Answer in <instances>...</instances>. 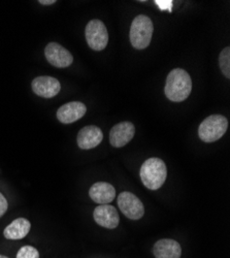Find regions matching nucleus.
<instances>
[{
    "mask_svg": "<svg viewBox=\"0 0 230 258\" xmlns=\"http://www.w3.org/2000/svg\"><path fill=\"white\" fill-rule=\"evenodd\" d=\"M192 91V80L185 70L175 69L166 78L164 92L173 102H182L189 97Z\"/></svg>",
    "mask_w": 230,
    "mask_h": 258,
    "instance_id": "f257e3e1",
    "label": "nucleus"
},
{
    "mask_svg": "<svg viewBox=\"0 0 230 258\" xmlns=\"http://www.w3.org/2000/svg\"><path fill=\"white\" fill-rule=\"evenodd\" d=\"M139 176L142 184L148 189L158 190L166 181L167 168L160 158H149L142 163Z\"/></svg>",
    "mask_w": 230,
    "mask_h": 258,
    "instance_id": "f03ea898",
    "label": "nucleus"
},
{
    "mask_svg": "<svg viewBox=\"0 0 230 258\" xmlns=\"http://www.w3.org/2000/svg\"><path fill=\"white\" fill-rule=\"evenodd\" d=\"M154 25L152 20L144 15H138L134 18L130 27V42L133 48L143 50L149 47L152 40Z\"/></svg>",
    "mask_w": 230,
    "mask_h": 258,
    "instance_id": "7ed1b4c3",
    "label": "nucleus"
},
{
    "mask_svg": "<svg viewBox=\"0 0 230 258\" xmlns=\"http://www.w3.org/2000/svg\"><path fill=\"white\" fill-rule=\"evenodd\" d=\"M228 128V121L222 115H212L205 118L198 127L199 139L204 143L220 140Z\"/></svg>",
    "mask_w": 230,
    "mask_h": 258,
    "instance_id": "20e7f679",
    "label": "nucleus"
},
{
    "mask_svg": "<svg viewBox=\"0 0 230 258\" xmlns=\"http://www.w3.org/2000/svg\"><path fill=\"white\" fill-rule=\"evenodd\" d=\"M88 46L94 51H102L109 42V32L106 25L100 20H91L85 30Z\"/></svg>",
    "mask_w": 230,
    "mask_h": 258,
    "instance_id": "39448f33",
    "label": "nucleus"
},
{
    "mask_svg": "<svg viewBox=\"0 0 230 258\" xmlns=\"http://www.w3.org/2000/svg\"><path fill=\"white\" fill-rule=\"evenodd\" d=\"M118 206L121 212L131 220H138L144 215V207L140 200L131 192H122L118 197Z\"/></svg>",
    "mask_w": 230,
    "mask_h": 258,
    "instance_id": "423d86ee",
    "label": "nucleus"
},
{
    "mask_svg": "<svg viewBox=\"0 0 230 258\" xmlns=\"http://www.w3.org/2000/svg\"><path fill=\"white\" fill-rule=\"evenodd\" d=\"M45 56L51 66L57 69L68 68L73 62L71 53L57 42H50L47 45L45 49Z\"/></svg>",
    "mask_w": 230,
    "mask_h": 258,
    "instance_id": "0eeeda50",
    "label": "nucleus"
},
{
    "mask_svg": "<svg viewBox=\"0 0 230 258\" xmlns=\"http://www.w3.org/2000/svg\"><path fill=\"white\" fill-rule=\"evenodd\" d=\"M135 135V127L129 121H124L116 124L110 133V143L115 148L126 146Z\"/></svg>",
    "mask_w": 230,
    "mask_h": 258,
    "instance_id": "6e6552de",
    "label": "nucleus"
},
{
    "mask_svg": "<svg viewBox=\"0 0 230 258\" xmlns=\"http://www.w3.org/2000/svg\"><path fill=\"white\" fill-rule=\"evenodd\" d=\"M31 87L36 95L44 98H52L61 90L59 81L53 77H37L32 81Z\"/></svg>",
    "mask_w": 230,
    "mask_h": 258,
    "instance_id": "1a4fd4ad",
    "label": "nucleus"
},
{
    "mask_svg": "<svg viewBox=\"0 0 230 258\" xmlns=\"http://www.w3.org/2000/svg\"><path fill=\"white\" fill-rule=\"evenodd\" d=\"M93 218L95 222L104 228L114 229L119 225L120 217L118 211L111 205H100L93 213Z\"/></svg>",
    "mask_w": 230,
    "mask_h": 258,
    "instance_id": "9d476101",
    "label": "nucleus"
},
{
    "mask_svg": "<svg viewBox=\"0 0 230 258\" xmlns=\"http://www.w3.org/2000/svg\"><path fill=\"white\" fill-rule=\"evenodd\" d=\"M86 112L87 107L83 102L71 101L59 107L57 111V119L61 123L70 124L83 118Z\"/></svg>",
    "mask_w": 230,
    "mask_h": 258,
    "instance_id": "9b49d317",
    "label": "nucleus"
},
{
    "mask_svg": "<svg viewBox=\"0 0 230 258\" xmlns=\"http://www.w3.org/2000/svg\"><path fill=\"white\" fill-rule=\"evenodd\" d=\"M103 140L101 129L94 125L83 127L78 134V146L83 150H90L97 147Z\"/></svg>",
    "mask_w": 230,
    "mask_h": 258,
    "instance_id": "f8f14e48",
    "label": "nucleus"
},
{
    "mask_svg": "<svg viewBox=\"0 0 230 258\" xmlns=\"http://www.w3.org/2000/svg\"><path fill=\"white\" fill-rule=\"evenodd\" d=\"M89 197L96 204L109 205L116 198V189L110 183L97 182L91 186Z\"/></svg>",
    "mask_w": 230,
    "mask_h": 258,
    "instance_id": "ddd939ff",
    "label": "nucleus"
},
{
    "mask_svg": "<svg viewBox=\"0 0 230 258\" xmlns=\"http://www.w3.org/2000/svg\"><path fill=\"white\" fill-rule=\"evenodd\" d=\"M153 253L155 258H180L182 255V248L175 240L163 239L155 243Z\"/></svg>",
    "mask_w": 230,
    "mask_h": 258,
    "instance_id": "4468645a",
    "label": "nucleus"
},
{
    "mask_svg": "<svg viewBox=\"0 0 230 258\" xmlns=\"http://www.w3.org/2000/svg\"><path fill=\"white\" fill-rule=\"evenodd\" d=\"M30 222L25 218H17L4 231L5 238L8 240H22L29 233Z\"/></svg>",
    "mask_w": 230,
    "mask_h": 258,
    "instance_id": "2eb2a0df",
    "label": "nucleus"
},
{
    "mask_svg": "<svg viewBox=\"0 0 230 258\" xmlns=\"http://www.w3.org/2000/svg\"><path fill=\"white\" fill-rule=\"evenodd\" d=\"M219 66L222 74L227 79H229L230 78V48L229 47H226L220 53Z\"/></svg>",
    "mask_w": 230,
    "mask_h": 258,
    "instance_id": "dca6fc26",
    "label": "nucleus"
},
{
    "mask_svg": "<svg viewBox=\"0 0 230 258\" xmlns=\"http://www.w3.org/2000/svg\"><path fill=\"white\" fill-rule=\"evenodd\" d=\"M17 258H39V252L32 246H23L18 251Z\"/></svg>",
    "mask_w": 230,
    "mask_h": 258,
    "instance_id": "f3484780",
    "label": "nucleus"
},
{
    "mask_svg": "<svg viewBox=\"0 0 230 258\" xmlns=\"http://www.w3.org/2000/svg\"><path fill=\"white\" fill-rule=\"evenodd\" d=\"M8 208H9L8 201L6 200L3 193H0V218H2L6 214V212L8 211Z\"/></svg>",
    "mask_w": 230,
    "mask_h": 258,
    "instance_id": "a211bd4d",
    "label": "nucleus"
},
{
    "mask_svg": "<svg viewBox=\"0 0 230 258\" xmlns=\"http://www.w3.org/2000/svg\"><path fill=\"white\" fill-rule=\"evenodd\" d=\"M39 4L44 6H51L56 4V0H39Z\"/></svg>",
    "mask_w": 230,
    "mask_h": 258,
    "instance_id": "6ab92c4d",
    "label": "nucleus"
},
{
    "mask_svg": "<svg viewBox=\"0 0 230 258\" xmlns=\"http://www.w3.org/2000/svg\"><path fill=\"white\" fill-rule=\"evenodd\" d=\"M156 4H157V6L161 7V6H162V4H165V2H156ZM167 7L171 8V7H172V3H171V4H169V5H164V8H163V10H164V9H166Z\"/></svg>",
    "mask_w": 230,
    "mask_h": 258,
    "instance_id": "aec40b11",
    "label": "nucleus"
},
{
    "mask_svg": "<svg viewBox=\"0 0 230 258\" xmlns=\"http://www.w3.org/2000/svg\"><path fill=\"white\" fill-rule=\"evenodd\" d=\"M0 258H9V257H7V256H5V255H0Z\"/></svg>",
    "mask_w": 230,
    "mask_h": 258,
    "instance_id": "412c9836",
    "label": "nucleus"
}]
</instances>
